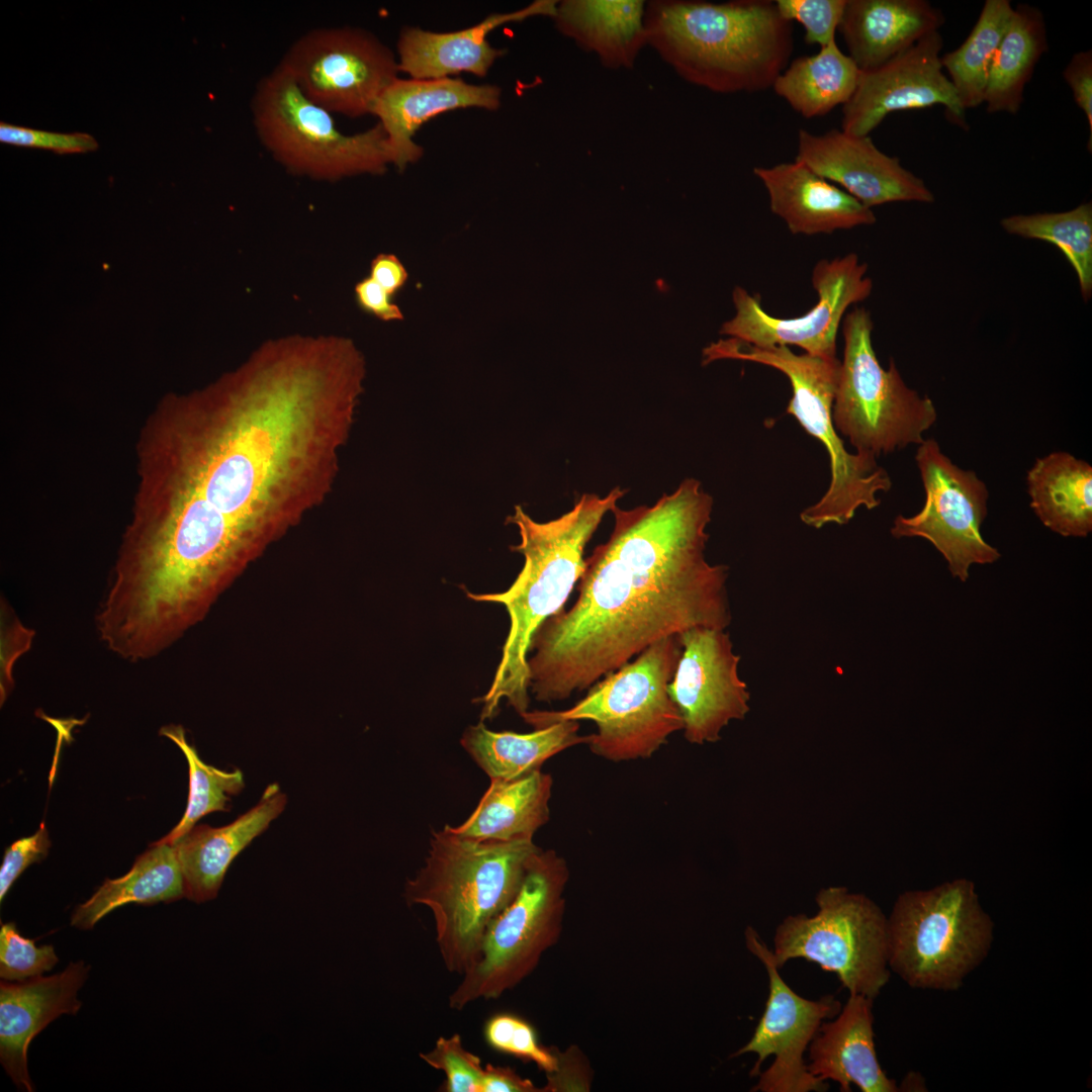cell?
Instances as JSON below:
<instances>
[{
	"label": "cell",
	"mask_w": 1092,
	"mask_h": 1092,
	"mask_svg": "<svg viewBox=\"0 0 1092 1092\" xmlns=\"http://www.w3.org/2000/svg\"><path fill=\"white\" fill-rule=\"evenodd\" d=\"M33 632L22 626L18 621L10 622L8 627L2 629L1 649V703L6 699L12 688V666L15 659L25 650L29 649Z\"/></svg>",
	"instance_id": "obj_45"
},
{
	"label": "cell",
	"mask_w": 1092,
	"mask_h": 1092,
	"mask_svg": "<svg viewBox=\"0 0 1092 1092\" xmlns=\"http://www.w3.org/2000/svg\"><path fill=\"white\" fill-rule=\"evenodd\" d=\"M753 173L767 191L771 212L794 235L831 234L877 220L872 208L799 161L755 167Z\"/></svg>",
	"instance_id": "obj_22"
},
{
	"label": "cell",
	"mask_w": 1092,
	"mask_h": 1092,
	"mask_svg": "<svg viewBox=\"0 0 1092 1092\" xmlns=\"http://www.w3.org/2000/svg\"><path fill=\"white\" fill-rule=\"evenodd\" d=\"M625 492L616 486L603 496L583 493L568 512L547 522L532 519L521 506L508 518L521 537L520 544L511 547L524 557L520 573L504 593L467 594L476 602L504 605L511 623L492 682L477 700L482 703L481 721L495 715L502 700L520 716L528 711L532 639L546 620L563 610L584 571L588 541Z\"/></svg>",
	"instance_id": "obj_3"
},
{
	"label": "cell",
	"mask_w": 1092,
	"mask_h": 1092,
	"mask_svg": "<svg viewBox=\"0 0 1092 1092\" xmlns=\"http://www.w3.org/2000/svg\"><path fill=\"white\" fill-rule=\"evenodd\" d=\"M943 38L932 32L885 64L860 71L855 92L842 106V130L870 135L892 112L944 107L950 121L967 127L966 110L940 62Z\"/></svg>",
	"instance_id": "obj_18"
},
{
	"label": "cell",
	"mask_w": 1092,
	"mask_h": 1092,
	"mask_svg": "<svg viewBox=\"0 0 1092 1092\" xmlns=\"http://www.w3.org/2000/svg\"><path fill=\"white\" fill-rule=\"evenodd\" d=\"M841 325L844 353L832 405L835 429L856 452L876 457L921 444L937 420L933 401L905 384L894 360L888 369L882 367L873 347L870 311L855 307Z\"/></svg>",
	"instance_id": "obj_11"
},
{
	"label": "cell",
	"mask_w": 1092,
	"mask_h": 1092,
	"mask_svg": "<svg viewBox=\"0 0 1092 1092\" xmlns=\"http://www.w3.org/2000/svg\"><path fill=\"white\" fill-rule=\"evenodd\" d=\"M680 653L678 635L663 638L594 684L569 709L527 711L521 717L535 729L593 721L597 731L586 744L595 755L614 762L649 758L684 729L668 693Z\"/></svg>",
	"instance_id": "obj_7"
},
{
	"label": "cell",
	"mask_w": 1092,
	"mask_h": 1092,
	"mask_svg": "<svg viewBox=\"0 0 1092 1092\" xmlns=\"http://www.w3.org/2000/svg\"><path fill=\"white\" fill-rule=\"evenodd\" d=\"M646 41L687 81L718 93L772 87L793 51L775 1H652Z\"/></svg>",
	"instance_id": "obj_4"
},
{
	"label": "cell",
	"mask_w": 1092,
	"mask_h": 1092,
	"mask_svg": "<svg viewBox=\"0 0 1092 1092\" xmlns=\"http://www.w3.org/2000/svg\"><path fill=\"white\" fill-rule=\"evenodd\" d=\"M368 276L393 298L408 281V272L402 262L396 255L389 253H380L373 258Z\"/></svg>",
	"instance_id": "obj_46"
},
{
	"label": "cell",
	"mask_w": 1092,
	"mask_h": 1092,
	"mask_svg": "<svg viewBox=\"0 0 1092 1092\" xmlns=\"http://www.w3.org/2000/svg\"><path fill=\"white\" fill-rule=\"evenodd\" d=\"M860 70L831 41L813 56L795 59L772 88L805 118L823 116L846 104L856 90Z\"/></svg>",
	"instance_id": "obj_33"
},
{
	"label": "cell",
	"mask_w": 1092,
	"mask_h": 1092,
	"mask_svg": "<svg viewBox=\"0 0 1092 1092\" xmlns=\"http://www.w3.org/2000/svg\"><path fill=\"white\" fill-rule=\"evenodd\" d=\"M556 5L557 2L551 0L535 1L517 11L490 14L476 25L452 32L406 27L397 42L399 72L413 79H440L462 72L483 77L503 55V51L494 49L486 39L490 31L532 16L553 17Z\"/></svg>",
	"instance_id": "obj_23"
},
{
	"label": "cell",
	"mask_w": 1092,
	"mask_h": 1092,
	"mask_svg": "<svg viewBox=\"0 0 1092 1092\" xmlns=\"http://www.w3.org/2000/svg\"><path fill=\"white\" fill-rule=\"evenodd\" d=\"M944 21L926 0H846L838 29L848 56L869 71L939 31Z\"/></svg>",
	"instance_id": "obj_26"
},
{
	"label": "cell",
	"mask_w": 1092,
	"mask_h": 1092,
	"mask_svg": "<svg viewBox=\"0 0 1092 1092\" xmlns=\"http://www.w3.org/2000/svg\"><path fill=\"white\" fill-rule=\"evenodd\" d=\"M795 160L869 208L897 201H934L924 181L905 169L899 158L878 149L870 135L842 129L814 134L801 128Z\"/></svg>",
	"instance_id": "obj_19"
},
{
	"label": "cell",
	"mask_w": 1092,
	"mask_h": 1092,
	"mask_svg": "<svg viewBox=\"0 0 1092 1092\" xmlns=\"http://www.w3.org/2000/svg\"><path fill=\"white\" fill-rule=\"evenodd\" d=\"M915 461L924 504L914 516H897L891 534L926 539L943 556L950 574L965 582L973 564H991L1001 557L981 533L988 514L987 485L975 471L956 465L934 439L918 445Z\"/></svg>",
	"instance_id": "obj_14"
},
{
	"label": "cell",
	"mask_w": 1092,
	"mask_h": 1092,
	"mask_svg": "<svg viewBox=\"0 0 1092 1092\" xmlns=\"http://www.w3.org/2000/svg\"><path fill=\"white\" fill-rule=\"evenodd\" d=\"M0 142L19 147L50 150L58 154H79L97 150L98 143L84 132L61 133L0 123Z\"/></svg>",
	"instance_id": "obj_41"
},
{
	"label": "cell",
	"mask_w": 1092,
	"mask_h": 1092,
	"mask_svg": "<svg viewBox=\"0 0 1092 1092\" xmlns=\"http://www.w3.org/2000/svg\"><path fill=\"white\" fill-rule=\"evenodd\" d=\"M499 104L500 89L495 85H474L450 77H398L380 94L371 115L386 133L391 164L403 171L423 155L414 135L425 122L446 111L468 107L494 110Z\"/></svg>",
	"instance_id": "obj_21"
},
{
	"label": "cell",
	"mask_w": 1092,
	"mask_h": 1092,
	"mask_svg": "<svg viewBox=\"0 0 1092 1092\" xmlns=\"http://www.w3.org/2000/svg\"><path fill=\"white\" fill-rule=\"evenodd\" d=\"M1013 9L1009 0H986L965 41L940 57L965 110L984 103L990 68Z\"/></svg>",
	"instance_id": "obj_34"
},
{
	"label": "cell",
	"mask_w": 1092,
	"mask_h": 1092,
	"mask_svg": "<svg viewBox=\"0 0 1092 1092\" xmlns=\"http://www.w3.org/2000/svg\"><path fill=\"white\" fill-rule=\"evenodd\" d=\"M59 962L52 944L36 946L34 939L23 936L14 922L1 924L0 977L22 982L51 971Z\"/></svg>",
	"instance_id": "obj_38"
},
{
	"label": "cell",
	"mask_w": 1092,
	"mask_h": 1092,
	"mask_svg": "<svg viewBox=\"0 0 1092 1092\" xmlns=\"http://www.w3.org/2000/svg\"><path fill=\"white\" fill-rule=\"evenodd\" d=\"M874 1000L849 994L833 1021H823L811 1040L809 1073L821 1081L832 1080L841 1092L854 1084L862 1092H895L898 1086L881 1068L874 1040Z\"/></svg>",
	"instance_id": "obj_24"
},
{
	"label": "cell",
	"mask_w": 1092,
	"mask_h": 1092,
	"mask_svg": "<svg viewBox=\"0 0 1092 1092\" xmlns=\"http://www.w3.org/2000/svg\"><path fill=\"white\" fill-rule=\"evenodd\" d=\"M365 371L336 337L292 336L165 399L139 438L133 518L192 571L230 581L329 496Z\"/></svg>",
	"instance_id": "obj_1"
},
{
	"label": "cell",
	"mask_w": 1092,
	"mask_h": 1092,
	"mask_svg": "<svg viewBox=\"0 0 1092 1092\" xmlns=\"http://www.w3.org/2000/svg\"><path fill=\"white\" fill-rule=\"evenodd\" d=\"M251 113L261 145L290 174L337 181L381 175L392 165L380 123L353 134L341 131L332 113L309 100L279 64L257 83Z\"/></svg>",
	"instance_id": "obj_9"
},
{
	"label": "cell",
	"mask_w": 1092,
	"mask_h": 1092,
	"mask_svg": "<svg viewBox=\"0 0 1092 1092\" xmlns=\"http://www.w3.org/2000/svg\"><path fill=\"white\" fill-rule=\"evenodd\" d=\"M889 968L912 988L956 991L988 957L994 923L975 884L956 879L908 891L888 917Z\"/></svg>",
	"instance_id": "obj_8"
},
{
	"label": "cell",
	"mask_w": 1092,
	"mask_h": 1092,
	"mask_svg": "<svg viewBox=\"0 0 1092 1092\" xmlns=\"http://www.w3.org/2000/svg\"><path fill=\"white\" fill-rule=\"evenodd\" d=\"M1046 51L1042 12L1035 6L1018 4L990 68L984 96L988 112L1016 114L1019 111L1025 86Z\"/></svg>",
	"instance_id": "obj_32"
},
{
	"label": "cell",
	"mask_w": 1092,
	"mask_h": 1092,
	"mask_svg": "<svg viewBox=\"0 0 1092 1092\" xmlns=\"http://www.w3.org/2000/svg\"><path fill=\"white\" fill-rule=\"evenodd\" d=\"M533 839L475 841L449 825L433 832L424 864L404 885L407 905L427 907L444 967L460 976L479 952L492 920L518 894L540 850Z\"/></svg>",
	"instance_id": "obj_5"
},
{
	"label": "cell",
	"mask_w": 1092,
	"mask_h": 1092,
	"mask_svg": "<svg viewBox=\"0 0 1092 1092\" xmlns=\"http://www.w3.org/2000/svg\"><path fill=\"white\" fill-rule=\"evenodd\" d=\"M681 653L668 693L693 744L713 743L749 711L750 694L738 674L740 656L726 629L695 627L678 634Z\"/></svg>",
	"instance_id": "obj_17"
},
{
	"label": "cell",
	"mask_w": 1092,
	"mask_h": 1092,
	"mask_svg": "<svg viewBox=\"0 0 1092 1092\" xmlns=\"http://www.w3.org/2000/svg\"><path fill=\"white\" fill-rule=\"evenodd\" d=\"M483 1036L491 1049L534 1062L546 1074L556 1068L555 1049L542 1046L533 1026L518 1015L497 1013L490 1016L484 1024Z\"/></svg>",
	"instance_id": "obj_37"
},
{
	"label": "cell",
	"mask_w": 1092,
	"mask_h": 1092,
	"mask_svg": "<svg viewBox=\"0 0 1092 1092\" xmlns=\"http://www.w3.org/2000/svg\"><path fill=\"white\" fill-rule=\"evenodd\" d=\"M867 270V263L853 253L819 261L811 277L818 301L796 317L767 313L758 294L751 295L737 286L733 290L736 313L722 325L720 334L756 347L793 345L813 356L836 357V337L843 315L849 306L872 293L873 282L866 276Z\"/></svg>",
	"instance_id": "obj_16"
},
{
	"label": "cell",
	"mask_w": 1092,
	"mask_h": 1092,
	"mask_svg": "<svg viewBox=\"0 0 1092 1092\" xmlns=\"http://www.w3.org/2000/svg\"><path fill=\"white\" fill-rule=\"evenodd\" d=\"M721 359L759 363L783 372L793 391L787 413L825 446L831 480L825 494L801 513L806 525L816 529L829 523L844 525L859 507L873 510L881 504L877 494L891 489L890 475L875 455L849 453L836 433L832 405L840 369L837 357L795 354L788 346L756 347L728 338L703 350L704 365Z\"/></svg>",
	"instance_id": "obj_6"
},
{
	"label": "cell",
	"mask_w": 1092,
	"mask_h": 1092,
	"mask_svg": "<svg viewBox=\"0 0 1092 1092\" xmlns=\"http://www.w3.org/2000/svg\"><path fill=\"white\" fill-rule=\"evenodd\" d=\"M1029 506L1054 533L1086 538L1092 531V466L1066 451L1037 458L1026 474Z\"/></svg>",
	"instance_id": "obj_29"
},
{
	"label": "cell",
	"mask_w": 1092,
	"mask_h": 1092,
	"mask_svg": "<svg viewBox=\"0 0 1092 1092\" xmlns=\"http://www.w3.org/2000/svg\"><path fill=\"white\" fill-rule=\"evenodd\" d=\"M131 869L117 879H106L97 891L79 904L71 925L88 930L116 908L136 903L153 905L185 898V886L174 844H151Z\"/></svg>",
	"instance_id": "obj_31"
},
{
	"label": "cell",
	"mask_w": 1092,
	"mask_h": 1092,
	"mask_svg": "<svg viewBox=\"0 0 1092 1092\" xmlns=\"http://www.w3.org/2000/svg\"><path fill=\"white\" fill-rule=\"evenodd\" d=\"M1063 78L1070 87L1077 106L1086 116L1089 126V146L1092 136V52L1075 53L1063 71Z\"/></svg>",
	"instance_id": "obj_43"
},
{
	"label": "cell",
	"mask_w": 1092,
	"mask_h": 1092,
	"mask_svg": "<svg viewBox=\"0 0 1092 1092\" xmlns=\"http://www.w3.org/2000/svg\"><path fill=\"white\" fill-rule=\"evenodd\" d=\"M286 803V795L272 784L258 804L234 822L221 827L194 826L176 841L185 898L195 903L214 899L235 857L268 828Z\"/></svg>",
	"instance_id": "obj_25"
},
{
	"label": "cell",
	"mask_w": 1092,
	"mask_h": 1092,
	"mask_svg": "<svg viewBox=\"0 0 1092 1092\" xmlns=\"http://www.w3.org/2000/svg\"><path fill=\"white\" fill-rule=\"evenodd\" d=\"M89 971V965L78 961L53 976L1 981L0 1062L19 1090L33 1091L27 1067L31 1040L61 1015L77 1014L82 1006L78 992Z\"/></svg>",
	"instance_id": "obj_20"
},
{
	"label": "cell",
	"mask_w": 1092,
	"mask_h": 1092,
	"mask_svg": "<svg viewBox=\"0 0 1092 1092\" xmlns=\"http://www.w3.org/2000/svg\"><path fill=\"white\" fill-rule=\"evenodd\" d=\"M816 903L815 915H790L779 924L775 965L804 959L835 973L849 994L875 1000L891 975L888 917L873 900L844 887L821 889Z\"/></svg>",
	"instance_id": "obj_12"
},
{
	"label": "cell",
	"mask_w": 1092,
	"mask_h": 1092,
	"mask_svg": "<svg viewBox=\"0 0 1092 1092\" xmlns=\"http://www.w3.org/2000/svg\"><path fill=\"white\" fill-rule=\"evenodd\" d=\"M578 721H560L530 733L492 731L483 721L469 726L461 745L490 780H516L536 770L555 754L577 744H586L588 735H579Z\"/></svg>",
	"instance_id": "obj_30"
},
{
	"label": "cell",
	"mask_w": 1092,
	"mask_h": 1092,
	"mask_svg": "<svg viewBox=\"0 0 1092 1092\" xmlns=\"http://www.w3.org/2000/svg\"><path fill=\"white\" fill-rule=\"evenodd\" d=\"M643 1L566 0L556 5L557 28L608 68H631L646 41Z\"/></svg>",
	"instance_id": "obj_27"
},
{
	"label": "cell",
	"mask_w": 1092,
	"mask_h": 1092,
	"mask_svg": "<svg viewBox=\"0 0 1092 1092\" xmlns=\"http://www.w3.org/2000/svg\"><path fill=\"white\" fill-rule=\"evenodd\" d=\"M550 775L536 770L525 777L490 785L473 813L451 830L475 841L533 839L550 818Z\"/></svg>",
	"instance_id": "obj_28"
},
{
	"label": "cell",
	"mask_w": 1092,
	"mask_h": 1092,
	"mask_svg": "<svg viewBox=\"0 0 1092 1092\" xmlns=\"http://www.w3.org/2000/svg\"><path fill=\"white\" fill-rule=\"evenodd\" d=\"M746 946L764 965L768 977L765 1009L749 1041L732 1057L754 1053L757 1060L750 1076L760 1075L751 1091L823 1092L829 1085L812 1076L804 1053L821 1023L836 1016L841 1003L833 995L809 1000L793 991L772 961L771 950L750 926Z\"/></svg>",
	"instance_id": "obj_15"
},
{
	"label": "cell",
	"mask_w": 1092,
	"mask_h": 1092,
	"mask_svg": "<svg viewBox=\"0 0 1092 1092\" xmlns=\"http://www.w3.org/2000/svg\"><path fill=\"white\" fill-rule=\"evenodd\" d=\"M279 65L309 100L332 114L350 118L371 114L380 94L399 73L388 47L369 31L351 26L304 32Z\"/></svg>",
	"instance_id": "obj_13"
},
{
	"label": "cell",
	"mask_w": 1092,
	"mask_h": 1092,
	"mask_svg": "<svg viewBox=\"0 0 1092 1092\" xmlns=\"http://www.w3.org/2000/svg\"><path fill=\"white\" fill-rule=\"evenodd\" d=\"M781 15L805 28V41L823 48L835 40L846 0H777Z\"/></svg>",
	"instance_id": "obj_40"
},
{
	"label": "cell",
	"mask_w": 1092,
	"mask_h": 1092,
	"mask_svg": "<svg viewBox=\"0 0 1092 1092\" xmlns=\"http://www.w3.org/2000/svg\"><path fill=\"white\" fill-rule=\"evenodd\" d=\"M713 498L686 478L652 506L611 514L609 539L585 558L573 606L546 620L528 657L539 702L588 690L653 643L731 623L728 567L705 556Z\"/></svg>",
	"instance_id": "obj_2"
},
{
	"label": "cell",
	"mask_w": 1092,
	"mask_h": 1092,
	"mask_svg": "<svg viewBox=\"0 0 1092 1092\" xmlns=\"http://www.w3.org/2000/svg\"><path fill=\"white\" fill-rule=\"evenodd\" d=\"M568 879L567 862L556 851L534 855L518 894L489 924L476 961L449 995L451 1009L497 999L535 971L560 937Z\"/></svg>",
	"instance_id": "obj_10"
},
{
	"label": "cell",
	"mask_w": 1092,
	"mask_h": 1092,
	"mask_svg": "<svg viewBox=\"0 0 1092 1092\" xmlns=\"http://www.w3.org/2000/svg\"><path fill=\"white\" fill-rule=\"evenodd\" d=\"M420 1058L445 1074V1092H481L484 1067L478 1056L465 1049L460 1034L439 1037Z\"/></svg>",
	"instance_id": "obj_39"
},
{
	"label": "cell",
	"mask_w": 1092,
	"mask_h": 1092,
	"mask_svg": "<svg viewBox=\"0 0 1092 1092\" xmlns=\"http://www.w3.org/2000/svg\"><path fill=\"white\" fill-rule=\"evenodd\" d=\"M354 295L362 311L382 322H399L404 317L394 298L369 276L356 283Z\"/></svg>",
	"instance_id": "obj_44"
},
{
	"label": "cell",
	"mask_w": 1092,
	"mask_h": 1092,
	"mask_svg": "<svg viewBox=\"0 0 1092 1092\" xmlns=\"http://www.w3.org/2000/svg\"><path fill=\"white\" fill-rule=\"evenodd\" d=\"M159 734L173 741L182 750L188 763L189 793L186 810L179 823L167 835L153 843L174 844L203 816L211 812L229 811L232 796L242 792L245 782L240 769L225 771L203 762L196 749L187 742L182 726H164Z\"/></svg>",
	"instance_id": "obj_36"
},
{
	"label": "cell",
	"mask_w": 1092,
	"mask_h": 1092,
	"mask_svg": "<svg viewBox=\"0 0 1092 1092\" xmlns=\"http://www.w3.org/2000/svg\"><path fill=\"white\" fill-rule=\"evenodd\" d=\"M481 1092H542V1088L510 1067L487 1064L483 1071Z\"/></svg>",
	"instance_id": "obj_47"
},
{
	"label": "cell",
	"mask_w": 1092,
	"mask_h": 1092,
	"mask_svg": "<svg viewBox=\"0 0 1092 1092\" xmlns=\"http://www.w3.org/2000/svg\"><path fill=\"white\" fill-rule=\"evenodd\" d=\"M1003 230L1024 239L1051 243L1074 268L1085 301L1092 295V204L1063 212L1014 214L1000 221Z\"/></svg>",
	"instance_id": "obj_35"
},
{
	"label": "cell",
	"mask_w": 1092,
	"mask_h": 1092,
	"mask_svg": "<svg viewBox=\"0 0 1092 1092\" xmlns=\"http://www.w3.org/2000/svg\"><path fill=\"white\" fill-rule=\"evenodd\" d=\"M50 846L48 829L44 822H41L33 835L21 838L6 848L0 868L1 902L22 872L48 855Z\"/></svg>",
	"instance_id": "obj_42"
}]
</instances>
